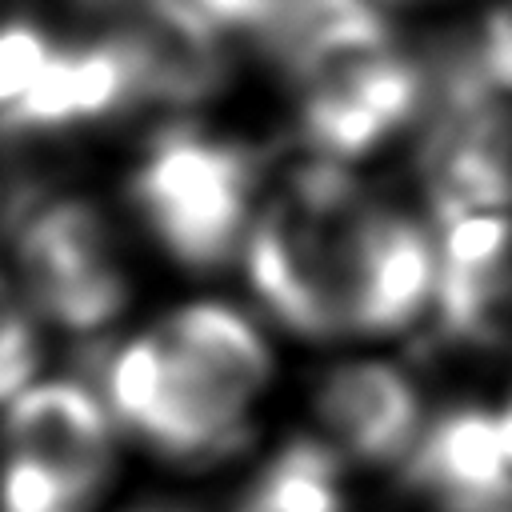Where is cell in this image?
I'll return each instance as SVG.
<instances>
[{
    "label": "cell",
    "instance_id": "1",
    "mask_svg": "<svg viewBox=\"0 0 512 512\" xmlns=\"http://www.w3.org/2000/svg\"><path fill=\"white\" fill-rule=\"evenodd\" d=\"M380 200L328 156L292 164L248 228V280L300 336H348V288Z\"/></svg>",
    "mask_w": 512,
    "mask_h": 512
},
{
    "label": "cell",
    "instance_id": "2",
    "mask_svg": "<svg viewBox=\"0 0 512 512\" xmlns=\"http://www.w3.org/2000/svg\"><path fill=\"white\" fill-rule=\"evenodd\" d=\"M256 164V152L236 136L168 124L140 148L128 172V200L176 264L212 272L252 228Z\"/></svg>",
    "mask_w": 512,
    "mask_h": 512
},
{
    "label": "cell",
    "instance_id": "3",
    "mask_svg": "<svg viewBox=\"0 0 512 512\" xmlns=\"http://www.w3.org/2000/svg\"><path fill=\"white\" fill-rule=\"evenodd\" d=\"M100 388L112 416L164 460L208 464L252 432L248 408L212 388L156 328L104 356Z\"/></svg>",
    "mask_w": 512,
    "mask_h": 512
},
{
    "label": "cell",
    "instance_id": "4",
    "mask_svg": "<svg viewBox=\"0 0 512 512\" xmlns=\"http://www.w3.org/2000/svg\"><path fill=\"white\" fill-rule=\"evenodd\" d=\"M288 88L296 96L300 132L316 156L352 160L380 148L424 108L428 76L384 28L308 64Z\"/></svg>",
    "mask_w": 512,
    "mask_h": 512
},
{
    "label": "cell",
    "instance_id": "5",
    "mask_svg": "<svg viewBox=\"0 0 512 512\" xmlns=\"http://www.w3.org/2000/svg\"><path fill=\"white\" fill-rule=\"evenodd\" d=\"M16 264L28 304L68 332H96L128 304L116 232L108 216L80 196H60L24 212Z\"/></svg>",
    "mask_w": 512,
    "mask_h": 512
},
{
    "label": "cell",
    "instance_id": "6",
    "mask_svg": "<svg viewBox=\"0 0 512 512\" xmlns=\"http://www.w3.org/2000/svg\"><path fill=\"white\" fill-rule=\"evenodd\" d=\"M416 168L436 220L512 208V104L496 100L476 64L444 72Z\"/></svg>",
    "mask_w": 512,
    "mask_h": 512
},
{
    "label": "cell",
    "instance_id": "7",
    "mask_svg": "<svg viewBox=\"0 0 512 512\" xmlns=\"http://www.w3.org/2000/svg\"><path fill=\"white\" fill-rule=\"evenodd\" d=\"M0 460H20L56 476L92 508L116 468L108 416L80 384L52 380L24 388L4 412Z\"/></svg>",
    "mask_w": 512,
    "mask_h": 512
},
{
    "label": "cell",
    "instance_id": "8",
    "mask_svg": "<svg viewBox=\"0 0 512 512\" xmlns=\"http://www.w3.org/2000/svg\"><path fill=\"white\" fill-rule=\"evenodd\" d=\"M408 484L440 512L512 508V400L504 408H456L408 452Z\"/></svg>",
    "mask_w": 512,
    "mask_h": 512
},
{
    "label": "cell",
    "instance_id": "9",
    "mask_svg": "<svg viewBox=\"0 0 512 512\" xmlns=\"http://www.w3.org/2000/svg\"><path fill=\"white\" fill-rule=\"evenodd\" d=\"M144 100L132 52L116 32L56 44L36 84L0 116V136H40L108 120Z\"/></svg>",
    "mask_w": 512,
    "mask_h": 512
},
{
    "label": "cell",
    "instance_id": "10",
    "mask_svg": "<svg viewBox=\"0 0 512 512\" xmlns=\"http://www.w3.org/2000/svg\"><path fill=\"white\" fill-rule=\"evenodd\" d=\"M436 308L456 340H492L512 324V216L456 212L440 216Z\"/></svg>",
    "mask_w": 512,
    "mask_h": 512
},
{
    "label": "cell",
    "instance_id": "11",
    "mask_svg": "<svg viewBox=\"0 0 512 512\" xmlns=\"http://www.w3.org/2000/svg\"><path fill=\"white\" fill-rule=\"evenodd\" d=\"M432 292L436 244L412 216L376 204L348 288V336H388L408 328Z\"/></svg>",
    "mask_w": 512,
    "mask_h": 512
},
{
    "label": "cell",
    "instance_id": "12",
    "mask_svg": "<svg viewBox=\"0 0 512 512\" xmlns=\"http://www.w3.org/2000/svg\"><path fill=\"white\" fill-rule=\"evenodd\" d=\"M312 404L328 440L364 464L400 460L420 440V396L392 364L348 360L320 380Z\"/></svg>",
    "mask_w": 512,
    "mask_h": 512
},
{
    "label": "cell",
    "instance_id": "13",
    "mask_svg": "<svg viewBox=\"0 0 512 512\" xmlns=\"http://www.w3.org/2000/svg\"><path fill=\"white\" fill-rule=\"evenodd\" d=\"M156 332L240 408H252L272 376L268 344L260 340L252 320L228 304H184L168 320H160Z\"/></svg>",
    "mask_w": 512,
    "mask_h": 512
},
{
    "label": "cell",
    "instance_id": "14",
    "mask_svg": "<svg viewBox=\"0 0 512 512\" xmlns=\"http://www.w3.org/2000/svg\"><path fill=\"white\" fill-rule=\"evenodd\" d=\"M240 512H344L336 452L320 440H292L252 480Z\"/></svg>",
    "mask_w": 512,
    "mask_h": 512
},
{
    "label": "cell",
    "instance_id": "15",
    "mask_svg": "<svg viewBox=\"0 0 512 512\" xmlns=\"http://www.w3.org/2000/svg\"><path fill=\"white\" fill-rule=\"evenodd\" d=\"M36 360H40V344L32 316L16 296V288L0 276V400L24 392L28 376L36 372Z\"/></svg>",
    "mask_w": 512,
    "mask_h": 512
},
{
    "label": "cell",
    "instance_id": "16",
    "mask_svg": "<svg viewBox=\"0 0 512 512\" xmlns=\"http://www.w3.org/2000/svg\"><path fill=\"white\" fill-rule=\"evenodd\" d=\"M472 64L492 88L512 92V0H492Z\"/></svg>",
    "mask_w": 512,
    "mask_h": 512
}]
</instances>
